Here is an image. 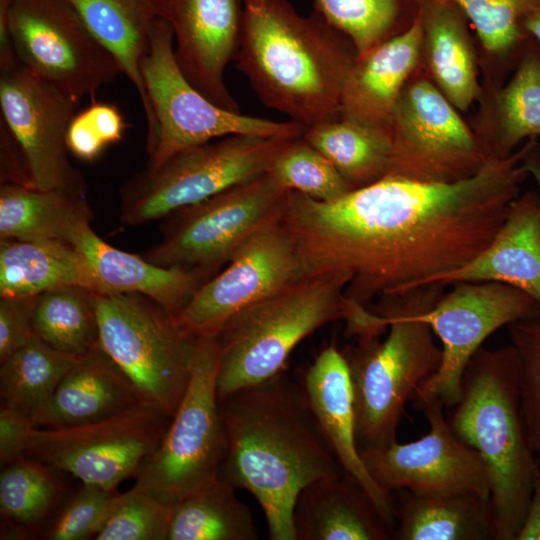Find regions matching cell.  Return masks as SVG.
<instances>
[{
	"label": "cell",
	"mask_w": 540,
	"mask_h": 540,
	"mask_svg": "<svg viewBox=\"0 0 540 540\" xmlns=\"http://www.w3.org/2000/svg\"><path fill=\"white\" fill-rule=\"evenodd\" d=\"M8 22L18 61L79 101L123 74L69 0H10Z\"/></svg>",
	"instance_id": "obj_12"
},
{
	"label": "cell",
	"mask_w": 540,
	"mask_h": 540,
	"mask_svg": "<svg viewBox=\"0 0 540 540\" xmlns=\"http://www.w3.org/2000/svg\"><path fill=\"white\" fill-rule=\"evenodd\" d=\"M9 2L10 0H0V70L7 69L19 62L10 36L8 22Z\"/></svg>",
	"instance_id": "obj_48"
},
{
	"label": "cell",
	"mask_w": 540,
	"mask_h": 540,
	"mask_svg": "<svg viewBox=\"0 0 540 540\" xmlns=\"http://www.w3.org/2000/svg\"><path fill=\"white\" fill-rule=\"evenodd\" d=\"M55 469L23 456L0 474V512L5 529H32L40 525L60 502L63 486Z\"/></svg>",
	"instance_id": "obj_38"
},
{
	"label": "cell",
	"mask_w": 540,
	"mask_h": 540,
	"mask_svg": "<svg viewBox=\"0 0 540 540\" xmlns=\"http://www.w3.org/2000/svg\"><path fill=\"white\" fill-rule=\"evenodd\" d=\"M79 103L20 62L0 70V117L25 155L34 188L86 196L66 141Z\"/></svg>",
	"instance_id": "obj_17"
},
{
	"label": "cell",
	"mask_w": 540,
	"mask_h": 540,
	"mask_svg": "<svg viewBox=\"0 0 540 540\" xmlns=\"http://www.w3.org/2000/svg\"><path fill=\"white\" fill-rule=\"evenodd\" d=\"M220 476L172 507L167 540H256L249 507Z\"/></svg>",
	"instance_id": "obj_33"
},
{
	"label": "cell",
	"mask_w": 540,
	"mask_h": 540,
	"mask_svg": "<svg viewBox=\"0 0 540 540\" xmlns=\"http://www.w3.org/2000/svg\"><path fill=\"white\" fill-rule=\"evenodd\" d=\"M357 50L317 12L288 0H244L236 66L260 101L306 129L340 118L342 90Z\"/></svg>",
	"instance_id": "obj_3"
},
{
	"label": "cell",
	"mask_w": 540,
	"mask_h": 540,
	"mask_svg": "<svg viewBox=\"0 0 540 540\" xmlns=\"http://www.w3.org/2000/svg\"><path fill=\"white\" fill-rule=\"evenodd\" d=\"M1 184L33 187L25 155L16 138L0 117Z\"/></svg>",
	"instance_id": "obj_46"
},
{
	"label": "cell",
	"mask_w": 540,
	"mask_h": 540,
	"mask_svg": "<svg viewBox=\"0 0 540 540\" xmlns=\"http://www.w3.org/2000/svg\"><path fill=\"white\" fill-rule=\"evenodd\" d=\"M523 27L526 33L540 44V0L525 18Z\"/></svg>",
	"instance_id": "obj_49"
},
{
	"label": "cell",
	"mask_w": 540,
	"mask_h": 540,
	"mask_svg": "<svg viewBox=\"0 0 540 540\" xmlns=\"http://www.w3.org/2000/svg\"><path fill=\"white\" fill-rule=\"evenodd\" d=\"M94 292L70 286L38 295L34 334L54 349L80 357L99 343Z\"/></svg>",
	"instance_id": "obj_36"
},
{
	"label": "cell",
	"mask_w": 540,
	"mask_h": 540,
	"mask_svg": "<svg viewBox=\"0 0 540 540\" xmlns=\"http://www.w3.org/2000/svg\"><path fill=\"white\" fill-rule=\"evenodd\" d=\"M469 122L488 160L512 155L524 140L540 136V44L530 38L508 80L481 85Z\"/></svg>",
	"instance_id": "obj_24"
},
{
	"label": "cell",
	"mask_w": 540,
	"mask_h": 540,
	"mask_svg": "<svg viewBox=\"0 0 540 540\" xmlns=\"http://www.w3.org/2000/svg\"><path fill=\"white\" fill-rule=\"evenodd\" d=\"M219 407L227 437L219 476L256 498L271 540H296L300 492L343 472L302 383L282 372L219 400Z\"/></svg>",
	"instance_id": "obj_2"
},
{
	"label": "cell",
	"mask_w": 540,
	"mask_h": 540,
	"mask_svg": "<svg viewBox=\"0 0 540 540\" xmlns=\"http://www.w3.org/2000/svg\"><path fill=\"white\" fill-rule=\"evenodd\" d=\"M441 289L426 286L379 299L369 308L388 327L386 337L360 339L342 350L353 390L359 449L396 441L405 404L440 366L442 348L429 324L414 312L435 304Z\"/></svg>",
	"instance_id": "obj_5"
},
{
	"label": "cell",
	"mask_w": 540,
	"mask_h": 540,
	"mask_svg": "<svg viewBox=\"0 0 540 540\" xmlns=\"http://www.w3.org/2000/svg\"><path fill=\"white\" fill-rule=\"evenodd\" d=\"M171 418L141 402L107 419L69 428L36 427L25 455L82 483L117 488L137 475Z\"/></svg>",
	"instance_id": "obj_15"
},
{
	"label": "cell",
	"mask_w": 540,
	"mask_h": 540,
	"mask_svg": "<svg viewBox=\"0 0 540 540\" xmlns=\"http://www.w3.org/2000/svg\"><path fill=\"white\" fill-rule=\"evenodd\" d=\"M293 522L296 540H389L394 535L364 486L344 471L305 487Z\"/></svg>",
	"instance_id": "obj_27"
},
{
	"label": "cell",
	"mask_w": 540,
	"mask_h": 540,
	"mask_svg": "<svg viewBox=\"0 0 540 540\" xmlns=\"http://www.w3.org/2000/svg\"><path fill=\"white\" fill-rule=\"evenodd\" d=\"M174 34L157 16L150 49L141 72L157 122V138L145 167L156 168L176 153L229 135L275 138L303 136L306 128L289 120L277 122L221 108L199 92L180 70L173 46Z\"/></svg>",
	"instance_id": "obj_10"
},
{
	"label": "cell",
	"mask_w": 540,
	"mask_h": 540,
	"mask_svg": "<svg viewBox=\"0 0 540 540\" xmlns=\"http://www.w3.org/2000/svg\"><path fill=\"white\" fill-rule=\"evenodd\" d=\"M72 245L86 259L99 293H138L159 304L175 318L196 291L216 273L199 269L163 267L143 256L106 243L91 228L83 226Z\"/></svg>",
	"instance_id": "obj_23"
},
{
	"label": "cell",
	"mask_w": 540,
	"mask_h": 540,
	"mask_svg": "<svg viewBox=\"0 0 540 540\" xmlns=\"http://www.w3.org/2000/svg\"><path fill=\"white\" fill-rule=\"evenodd\" d=\"M77 358L54 349L34 335L0 363L2 406L33 422Z\"/></svg>",
	"instance_id": "obj_35"
},
{
	"label": "cell",
	"mask_w": 540,
	"mask_h": 540,
	"mask_svg": "<svg viewBox=\"0 0 540 540\" xmlns=\"http://www.w3.org/2000/svg\"><path fill=\"white\" fill-rule=\"evenodd\" d=\"M501 282L530 295L540 308V191L529 190L509 205L490 244L466 264L430 278L422 286Z\"/></svg>",
	"instance_id": "obj_21"
},
{
	"label": "cell",
	"mask_w": 540,
	"mask_h": 540,
	"mask_svg": "<svg viewBox=\"0 0 540 540\" xmlns=\"http://www.w3.org/2000/svg\"><path fill=\"white\" fill-rule=\"evenodd\" d=\"M527 168L538 185L540 191V151L539 147L534 148L525 158Z\"/></svg>",
	"instance_id": "obj_50"
},
{
	"label": "cell",
	"mask_w": 540,
	"mask_h": 540,
	"mask_svg": "<svg viewBox=\"0 0 540 540\" xmlns=\"http://www.w3.org/2000/svg\"><path fill=\"white\" fill-rule=\"evenodd\" d=\"M37 297L0 298V363L35 335L33 314Z\"/></svg>",
	"instance_id": "obj_44"
},
{
	"label": "cell",
	"mask_w": 540,
	"mask_h": 540,
	"mask_svg": "<svg viewBox=\"0 0 540 540\" xmlns=\"http://www.w3.org/2000/svg\"><path fill=\"white\" fill-rule=\"evenodd\" d=\"M125 128L124 118L115 105L93 101L70 122L66 137L69 152L91 162L107 145L120 141Z\"/></svg>",
	"instance_id": "obj_43"
},
{
	"label": "cell",
	"mask_w": 540,
	"mask_h": 540,
	"mask_svg": "<svg viewBox=\"0 0 540 540\" xmlns=\"http://www.w3.org/2000/svg\"><path fill=\"white\" fill-rule=\"evenodd\" d=\"M521 369L513 345L480 347L467 364L448 424L475 449L491 478L494 540H515L539 465L521 402Z\"/></svg>",
	"instance_id": "obj_4"
},
{
	"label": "cell",
	"mask_w": 540,
	"mask_h": 540,
	"mask_svg": "<svg viewBox=\"0 0 540 540\" xmlns=\"http://www.w3.org/2000/svg\"><path fill=\"white\" fill-rule=\"evenodd\" d=\"M515 540H540V466L536 471L529 505Z\"/></svg>",
	"instance_id": "obj_47"
},
{
	"label": "cell",
	"mask_w": 540,
	"mask_h": 540,
	"mask_svg": "<svg viewBox=\"0 0 540 540\" xmlns=\"http://www.w3.org/2000/svg\"><path fill=\"white\" fill-rule=\"evenodd\" d=\"M390 132L387 176L454 183L474 176L489 161L469 122L421 65L398 98Z\"/></svg>",
	"instance_id": "obj_11"
},
{
	"label": "cell",
	"mask_w": 540,
	"mask_h": 540,
	"mask_svg": "<svg viewBox=\"0 0 540 540\" xmlns=\"http://www.w3.org/2000/svg\"><path fill=\"white\" fill-rule=\"evenodd\" d=\"M266 173L284 189L322 202L336 200L353 190L332 162L303 136L288 139Z\"/></svg>",
	"instance_id": "obj_39"
},
{
	"label": "cell",
	"mask_w": 540,
	"mask_h": 540,
	"mask_svg": "<svg viewBox=\"0 0 540 540\" xmlns=\"http://www.w3.org/2000/svg\"><path fill=\"white\" fill-rule=\"evenodd\" d=\"M312 412L344 472L367 490L395 531L391 493L371 477L356 438L354 396L345 357L335 342L325 347L308 367L302 382Z\"/></svg>",
	"instance_id": "obj_20"
},
{
	"label": "cell",
	"mask_w": 540,
	"mask_h": 540,
	"mask_svg": "<svg viewBox=\"0 0 540 540\" xmlns=\"http://www.w3.org/2000/svg\"><path fill=\"white\" fill-rule=\"evenodd\" d=\"M86 196L12 184L0 187V240L59 241L72 245L91 224Z\"/></svg>",
	"instance_id": "obj_31"
},
{
	"label": "cell",
	"mask_w": 540,
	"mask_h": 540,
	"mask_svg": "<svg viewBox=\"0 0 540 540\" xmlns=\"http://www.w3.org/2000/svg\"><path fill=\"white\" fill-rule=\"evenodd\" d=\"M35 428L30 419L8 407H1L0 461L2 466L25 456Z\"/></svg>",
	"instance_id": "obj_45"
},
{
	"label": "cell",
	"mask_w": 540,
	"mask_h": 540,
	"mask_svg": "<svg viewBox=\"0 0 540 540\" xmlns=\"http://www.w3.org/2000/svg\"><path fill=\"white\" fill-rule=\"evenodd\" d=\"M288 191L265 172L181 208L165 217L161 239L143 257L163 267L218 273Z\"/></svg>",
	"instance_id": "obj_13"
},
{
	"label": "cell",
	"mask_w": 540,
	"mask_h": 540,
	"mask_svg": "<svg viewBox=\"0 0 540 540\" xmlns=\"http://www.w3.org/2000/svg\"><path fill=\"white\" fill-rule=\"evenodd\" d=\"M281 205L173 318L188 336L215 334L234 314L306 278Z\"/></svg>",
	"instance_id": "obj_16"
},
{
	"label": "cell",
	"mask_w": 540,
	"mask_h": 540,
	"mask_svg": "<svg viewBox=\"0 0 540 540\" xmlns=\"http://www.w3.org/2000/svg\"><path fill=\"white\" fill-rule=\"evenodd\" d=\"M174 34L177 64L188 81L221 108L241 113L224 81L241 38L244 0H148Z\"/></svg>",
	"instance_id": "obj_19"
},
{
	"label": "cell",
	"mask_w": 540,
	"mask_h": 540,
	"mask_svg": "<svg viewBox=\"0 0 540 540\" xmlns=\"http://www.w3.org/2000/svg\"><path fill=\"white\" fill-rule=\"evenodd\" d=\"M402 492L393 539L494 540L490 498L468 491Z\"/></svg>",
	"instance_id": "obj_30"
},
{
	"label": "cell",
	"mask_w": 540,
	"mask_h": 540,
	"mask_svg": "<svg viewBox=\"0 0 540 540\" xmlns=\"http://www.w3.org/2000/svg\"><path fill=\"white\" fill-rule=\"evenodd\" d=\"M81 286L99 293L83 255L59 241L0 240V298Z\"/></svg>",
	"instance_id": "obj_29"
},
{
	"label": "cell",
	"mask_w": 540,
	"mask_h": 540,
	"mask_svg": "<svg viewBox=\"0 0 540 540\" xmlns=\"http://www.w3.org/2000/svg\"><path fill=\"white\" fill-rule=\"evenodd\" d=\"M99 344L142 402L172 418L188 386L194 337L138 293H95Z\"/></svg>",
	"instance_id": "obj_8"
},
{
	"label": "cell",
	"mask_w": 540,
	"mask_h": 540,
	"mask_svg": "<svg viewBox=\"0 0 540 540\" xmlns=\"http://www.w3.org/2000/svg\"><path fill=\"white\" fill-rule=\"evenodd\" d=\"M453 285L434 305L414 312L442 343L440 366L412 397L418 411L434 400L442 401L447 408L457 402L467 364L493 332L516 321L540 319L536 301L514 286L501 282Z\"/></svg>",
	"instance_id": "obj_14"
},
{
	"label": "cell",
	"mask_w": 540,
	"mask_h": 540,
	"mask_svg": "<svg viewBox=\"0 0 540 540\" xmlns=\"http://www.w3.org/2000/svg\"><path fill=\"white\" fill-rule=\"evenodd\" d=\"M419 14L404 33L357 56L346 77L340 119L390 130L395 106L421 65Z\"/></svg>",
	"instance_id": "obj_22"
},
{
	"label": "cell",
	"mask_w": 540,
	"mask_h": 540,
	"mask_svg": "<svg viewBox=\"0 0 540 540\" xmlns=\"http://www.w3.org/2000/svg\"><path fill=\"white\" fill-rule=\"evenodd\" d=\"M172 507L133 486L119 493L95 540H167Z\"/></svg>",
	"instance_id": "obj_40"
},
{
	"label": "cell",
	"mask_w": 540,
	"mask_h": 540,
	"mask_svg": "<svg viewBox=\"0 0 540 540\" xmlns=\"http://www.w3.org/2000/svg\"><path fill=\"white\" fill-rule=\"evenodd\" d=\"M92 35L118 61L138 92L147 122L146 150L157 138V122L141 72L157 18L148 0H69Z\"/></svg>",
	"instance_id": "obj_28"
},
{
	"label": "cell",
	"mask_w": 540,
	"mask_h": 540,
	"mask_svg": "<svg viewBox=\"0 0 540 540\" xmlns=\"http://www.w3.org/2000/svg\"><path fill=\"white\" fill-rule=\"evenodd\" d=\"M141 402L129 378L98 343L77 358L33 423L49 429L81 426L107 419Z\"/></svg>",
	"instance_id": "obj_26"
},
{
	"label": "cell",
	"mask_w": 540,
	"mask_h": 540,
	"mask_svg": "<svg viewBox=\"0 0 540 540\" xmlns=\"http://www.w3.org/2000/svg\"><path fill=\"white\" fill-rule=\"evenodd\" d=\"M287 140L229 135L186 148L159 167H145L121 188V221L137 226L162 219L264 174Z\"/></svg>",
	"instance_id": "obj_9"
},
{
	"label": "cell",
	"mask_w": 540,
	"mask_h": 540,
	"mask_svg": "<svg viewBox=\"0 0 540 540\" xmlns=\"http://www.w3.org/2000/svg\"><path fill=\"white\" fill-rule=\"evenodd\" d=\"M421 66L439 91L462 112L477 101L481 77L476 37L456 4L420 0Z\"/></svg>",
	"instance_id": "obj_25"
},
{
	"label": "cell",
	"mask_w": 540,
	"mask_h": 540,
	"mask_svg": "<svg viewBox=\"0 0 540 540\" xmlns=\"http://www.w3.org/2000/svg\"><path fill=\"white\" fill-rule=\"evenodd\" d=\"M442 401L434 400L421 411L429 423L421 438L360 449L361 458L375 482L385 491L414 493L475 492L490 498L491 478L479 453L451 430Z\"/></svg>",
	"instance_id": "obj_18"
},
{
	"label": "cell",
	"mask_w": 540,
	"mask_h": 540,
	"mask_svg": "<svg viewBox=\"0 0 540 540\" xmlns=\"http://www.w3.org/2000/svg\"><path fill=\"white\" fill-rule=\"evenodd\" d=\"M442 1L458 5L475 31L481 85L504 84L518 66L531 38L523 23L539 0Z\"/></svg>",
	"instance_id": "obj_32"
},
{
	"label": "cell",
	"mask_w": 540,
	"mask_h": 540,
	"mask_svg": "<svg viewBox=\"0 0 540 540\" xmlns=\"http://www.w3.org/2000/svg\"><path fill=\"white\" fill-rule=\"evenodd\" d=\"M218 335L194 337L188 386L163 439L135 476L136 487L173 507L219 477L227 437L217 396Z\"/></svg>",
	"instance_id": "obj_7"
},
{
	"label": "cell",
	"mask_w": 540,
	"mask_h": 540,
	"mask_svg": "<svg viewBox=\"0 0 540 540\" xmlns=\"http://www.w3.org/2000/svg\"><path fill=\"white\" fill-rule=\"evenodd\" d=\"M119 492L117 488L82 483L61 507L44 538L49 540H86L94 537Z\"/></svg>",
	"instance_id": "obj_41"
},
{
	"label": "cell",
	"mask_w": 540,
	"mask_h": 540,
	"mask_svg": "<svg viewBox=\"0 0 540 540\" xmlns=\"http://www.w3.org/2000/svg\"><path fill=\"white\" fill-rule=\"evenodd\" d=\"M536 146L537 139H529L454 183L386 176L330 202L289 190L281 219L306 277L336 276L346 297L368 307L480 254L520 195L530 175L524 160Z\"/></svg>",
	"instance_id": "obj_1"
},
{
	"label": "cell",
	"mask_w": 540,
	"mask_h": 540,
	"mask_svg": "<svg viewBox=\"0 0 540 540\" xmlns=\"http://www.w3.org/2000/svg\"><path fill=\"white\" fill-rule=\"evenodd\" d=\"M303 137L332 162L353 190L387 176L390 130L339 118L307 128Z\"/></svg>",
	"instance_id": "obj_34"
},
{
	"label": "cell",
	"mask_w": 540,
	"mask_h": 540,
	"mask_svg": "<svg viewBox=\"0 0 540 540\" xmlns=\"http://www.w3.org/2000/svg\"><path fill=\"white\" fill-rule=\"evenodd\" d=\"M521 369V402L532 448L540 455V319L508 326Z\"/></svg>",
	"instance_id": "obj_42"
},
{
	"label": "cell",
	"mask_w": 540,
	"mask_h": 540,
	"mask_svg": "<svg viewBox=\"0 0 540 540\" xmlns=\"http://www.w3.org/2000/svg\"><path fill=\"white\" fill-rule=\"evenodd\" d=\"M419 9L418 0H314V11L352 41L358 56L408 30Z\"/></svg>",
	"instance_id": "obj_37"
},
{
	"label": "cell",
	"mask_w": 540,
	"mask_h": 540,
	"mask_svg": "<svg viewBox=\"0 0 540 540\" xmlns=\"http://www.w3.org/2000/svg\"><path fill=\"white\" fill-rule=\"evenodd\" d=\"M333 275L310 276L234 314L220 342L218 400L284 372L294 348L315 330L350 318L356 302Z\"/></svg>",
	"instance_id": "obj_6"
}]
</instances>
